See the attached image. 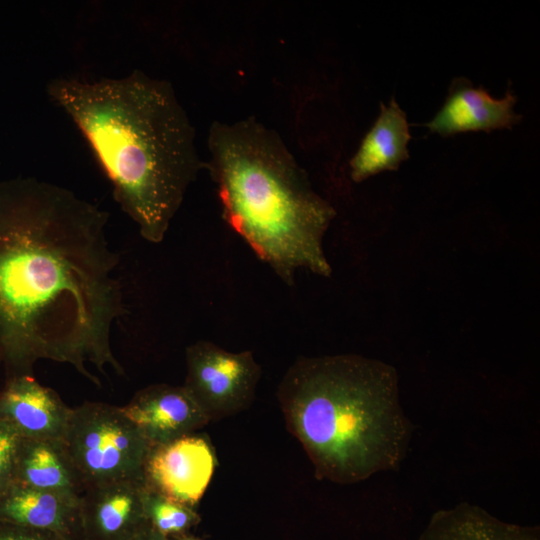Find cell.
Segmentation results:
<instances>
[{
    "label": "cell",
    "instance_id": "cell-1",
    "mask_svg": "<svg viewBox=\"0 0 540 540\" xmlns=\"http://www.w3.org/2000/svg\"><path fill=\"white\" fill-rule=\"evenodd\" d=\"M109 213L72 190L33 177L0 181V363L6 378L40 360L123 375L112 329L126 314L108 242Z\"/></svg>",
    "mask_w": 540,
    "mask_h": 540
},
{
    "label": "cell",
    "instance_id": "cell-2",
    "mask_svg": "<svg viewBox=\"0 0 540 540\" xmlns=\"http://www.w3.org/2000/svg\"><path fill=\"white\" fill-rule=\"evenodd\" d=\"M91 148L114 200L159 244L205 162L172 84L136 69L119 78H53L46 87Z\"/></svg>",
    "mask_w": 540,
    "mask_h": 540
},
{
    "label": "cell",
    "instance_id": "cell-3",
    "mask_svg": "<svg viewBox=\"0 0 540 540\" xmlns=\"http://www.w3.org/2000/svg\"><path fill=\"white\" fill-rule=\"evenodd\" d=\"M277 399L286 426L318 479L338 484L397 470L413 425L400 404L396 369L358 354L298 358Z\"/></svg>",
    "mask_w": 540,
    "mask_h": 540
},
{
    "label": "cell",
    "instance_id": "cell-4",
    "mask_svg": "<svg viewBox=\"0 0 540 540\" xmlns=\"http://www.w3.org/2000/svg\"><path fill=\"white\" fill-rule=\"evenodd\" d=\"M205 169L222 216L288 286L298 270L330 277L323 239L336 216L275 130L249 117L215 121Z\"/></svg>",
    "mask_w": 540,
    "mask_h": 540
},
{
    "label": "cell",
    "instance_id": "cell-5",
    "mask_svg": "<svg viewBox=\"0 0 540 540\" xmlns=\"http://www.w3.org/2000/svg\"><path fill=\"white\" fill-rule=\"evenodd\" d=\"M62 442L86 490L120 480H144L153 446L120 407L102 402L72 408Z\"/></svg>",
    "mask_w": 540,
    "mask_h": 540
},
{
    "label": "cell",
    "instance_id": "cell-6",
    "mask_svg": "<svg viewBox=\"0 0 540 540\" xmlns=\"http://www.w3.org/2000/svg\"><path fill=\"white\" fill-rule=\"evenodd\" d=\"M182 385L209 421L235 415L250 406L261 377L252 351L230 352L199 340L186 348Z\"/></svg>",
    "mask_w": 540,
    "mask_h": 540
},
{
    "label": "cell",
    "instance_id": "cell-7",
    "mask_svg": "<svg viewBox=\"0 0 540 540\" xmlns=\"http://www.w3.org/2000/svg\"><path fill=\"white\" fill-rule=\"evenodd\" d=\"M216 456L204 435L189 434L152 446L144 466L147 487L195 508L214 474Z\"/></svg>",
    "mask_w": 540,
    "mask_h": 540
},
{
    "label": "cell",
    "instance_id": "cell-8",
    "mask_svg": "<svg viewBox=\"0 0 540 540\" xmlns=\"http://www.w3.org/2000/svg\"><path fill=\"white\" fill-rule=\"evenodd\" d=\"M145 480L128 479L88 488L80 498L84 540H131L149 526Z\"/></svg>",
    "mask_w": 540,
    "mask_h": 540
},
{
    "label": "cell",
    "instance_id": "cell-9",
    "mask_svg": "<svg viewBox=\"0 0 540 540\" xmlns=\"http://www.w3.org/2000/svg\"><path fill=\"white\" fill-rule=\"evenodd\" d=\"M71 413L58 393L33 375L7 378L0 390V420L24 439L62 441Z\"/></svg>",
    "mask_w": 540,
    "mask_h": 540
},
{
    "label": "cell",
    "instance_id": "cell-10",
    "mask_svg": "<svg viewBox=\"0 0 540 540\" xmlns=\"http://www.w3.org/2000/svg\"><path fill=\"white\" fill-rule=\"evenodd\" d=\"M120 409L153 446L193 434L210 423L183 386L164 383L139 390Z\"/></svg>",
    "mask_w": 540,
    "mask_h": 540
},
{
    "label": "cell",
    "instance_id": "cell-11",
    "mask_svg": "<svg viewBox=\"0 0 540 540\" xmlns=\"http://www.w3.org/2000/svg\"><path fill=\"white\" fill-rule=\"evenodd\" d=\"M516 100L512 91H507L502 99H495L482 86L475 87L463 77L455 78L443 106L425 126L431 133L443 137L472 131L511 129L522 119L514 111Z\"/></svg>",
    "mask_w": 540,
    "mask_h": 540
},
{
    "label": "cell",
    "instance_id": "cell-12",
    "mask_svg": "<svg viewBox=\"0 0 540 540\" xmlns=\"http://www.w3.org/2000/svg\"><path fill=\"white\" fill-rule=\"evenodd\" d=\"M0 521L84 540L80 499L11 485L0 494Z\"/></svg>",
    "mask_w": 540,
    "mask_h": 540
},
{
    "label": "cell",
    "instance_id": "cell-13",
    "mask_svg": "<svg viewBox=\"0 0 540 540\" xmlns=\"http://www.w3.org/2000/svg\"><path fill=\"white\" fill-rule=\"evenodd\" d=\"M411 140L405 112L392 97L380 103V114L349 162L350 177L360 183L383 171L397 170L409 158Z\"/></svg>",
    "mask_w": 540,
    "mask_h": 540
},
{
    "label": "cell",
    "instance_id": "cell-14",
    "mask_svg": "<svg viewBox=\"0 0 540 540\" xmlns=\"http://www.w3.org/2000/svg\"><path fill=\"white\" fill-rule=\"evenodd\" d=\"M13 484L80 499L85 486L62 441L21 439Z\"/></svg>",
    "mask_w": 540,
    "mask_h": 540
},
{
    "label": "cell",
    "instance_id": "cell-15",
    "mask_svg": "<svg viewBox=\"0 0 540 540\" xmlns=\"http://www.w3.org/2000/svg\"><path fill=\"white\" fill-rule=\"evenodd\" d=\"M417 540H540V529L504 522L462 502L435 512Z\"/></svg>",
    "mask_w": 540,
    "mask_h": 540
},
{
    "label": "cell",
    "instance_id": "cell-16",
    "mask_svg": "<svg viewBox=\"0 0 540 540\" xmlns=\"http://www.w3.org/2000/svg\"><path fill=\"white\" fill-rule=\"evenodd\" d=\"M144 509L149 525L168 538L190 533L201 520L195 508L173 501L147 485Z\"/></svg>",
    "mask_w": 540,
    "mask_h": 540
},
{
    "label": "cell",
    "instance_id": "cell-17",
    "mask_svg": "<svg viewBox=\"0 0 540 540\" xmlns=\"http://www.w3.org/2000/svg\"><path fill=\"white\" fill-rule=\"evenodd\" d=\"M21 437L0 420V494L14 481V470Z\"/></svg>",
    "mask_w": 540,
    "mask_h": 540
},
{
    "label": "cell",
    "instance_id": "cell-18",
    "mask_svg": "<svg viewBox=\"0 0 540 540\" xmlns=\"http://www.w3.org/2000/svg\"><path fill=\"white\" fill-rule=\"evenodd\" d=\"M0 540H78L0 521Z\"/></svg>",
    "mask_w": 540,
    "mask_h": 540
},
{
    "label": "cell",
    "instance_id": "cell-19",
    "mask_svg": "<svg viewBox=\"0 0 540 540\" xmlns=\"http://www.w3.org/2000/svg\"><path fill=\"white\" fill-rule=\"evenodd\" d=\"M131 540H171L170 538L162 535L155 529H153L150 525L143 529L141 532H139L136 536H134Z\"/></svg>",
    "mask_w": 540,
    "mask_h": 540
},
{
    "label": "cell",
    "instance_id": "cell-20",
    "mask_svg": "<svg viewBox=\"0 0 540 540\" xmlns=\"http://www.w3.org/2000/svg\"><path fill=\"white\" fill-rule=\"evenodd\" d=\"M171 540H201L199 539L198 537L188 533V534H185V535H181V536H177V537H173V538H170Z\"/></svg>",
    "mask_w": 540,
    "mask_h": 540
}]
</instances>
